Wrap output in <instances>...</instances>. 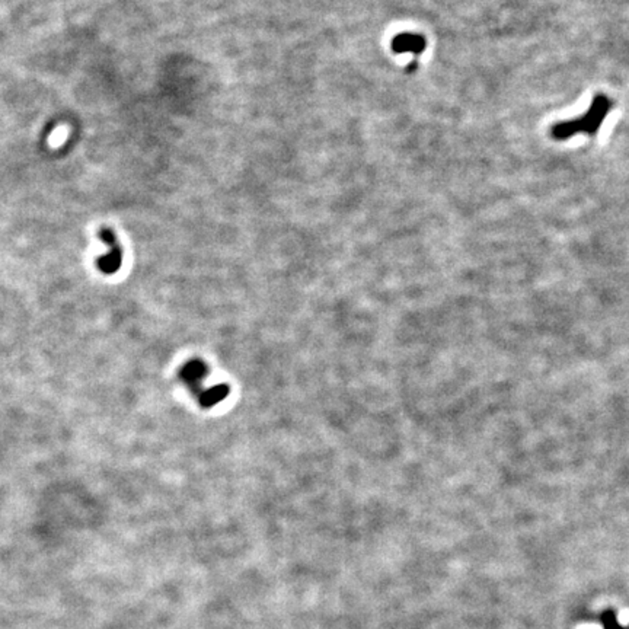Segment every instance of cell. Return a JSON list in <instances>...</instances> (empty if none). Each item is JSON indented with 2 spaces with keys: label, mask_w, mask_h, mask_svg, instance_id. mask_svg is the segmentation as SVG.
I'll list each match as a JSON object with an SVG mask.
<instances>
[{
  "label": "cell",
  "mask_w": 629,
  "mask_h": 629,
  "mask_svg": "<svg viewBox=\"0 0 629 629\" xmlns=\"http://www.w3.org/2000/svg\"><path fill=\"white\" fill-rule=\"evenodd\" d=\"M613 107V102L603 93H599L593 98L589 111L584 116L574 120L561 121L552 127V137L556 140H565L576 134L596 136L599 129L602 127L603 121Z\"/></svg>",
  "instance_id": "cell-1"
},
{
  "label": "cell",
  "mask_w": 629,
  "mask_h": 629,
  "mask_svg": "<svg viewBox=\"0 0 629 629\" xmlns=\"http://www.w3.org/2000/svg\"><path fill=\"white\" fill-rule=\"evenodd\" d=\"M426 38L418 34H408L403 33L394 38L392 41V50L398 54L402 53H412L415 55L421 54L426 50Z\"/></svg>",
  "instance_id": "cell-3"
},
{
  "label": "cell",
  "mask_w": 629,
  "mask_h": 629,
  "mask_svg": "<svg viewBox=\"0 0 629 629\" xmlns=\"http://www.w3.org/2000/svg\"><path fill=\"white\" fill-rule=\"evenodd\" d=\"M100 237L105 245L109 246V253L105 255H101V258L96 261L98 268H100L105 274H114L120 270L121 262H122V250L120 248V244L117 241V237L114 232L111 229H101Z\"/></svg>",
  "instance_id": "cell-2"
}]
</instances>
